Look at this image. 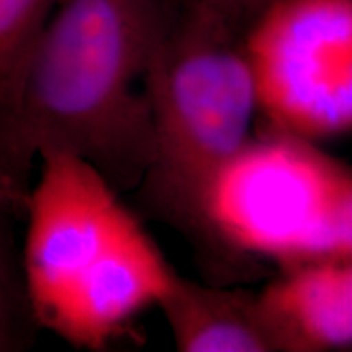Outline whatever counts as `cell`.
Wrapping results in <instances>:
<instances>
[{"label": "cell", "instance_id": "cell-7", "mask_svg": "<svg viewBox=\"0 0 352 352\" xmlns=\"http://www.w3.org/2000/svg\"><path fill=\"white\" fill-rule=\"evenodd\" d=\"M157 305L182 352H274L256 294L202 285L175 271Z\"/></svg>", "mask_w": 352, "mask_h": 352}, {"label": "cell", "instance_id": "cell-5", "mask_svg": "<svg viewBox=\"0 0 352 352\" xmlns=\"http://www.w3.org/2000/svg\"><path fill=\"white\" fill-rule=\"evenodd\" d=\"M175 270L131 212L41 324L87 349H103L157 305Z\"/></svg>", "mask_w": 352, "mask_h": 352}, {"label": "cell", "instance_id": "cell-8", "mask_svg": "<svg viewBox=\"0 0 352 352\" xmlns=\"http://www.w3.org/2000/svg\"><path fill=\"white\" fill-rule=\"evenodd\" d=\"M57 0H0V135L15 108L26 65Z\"/></svg>", "mask_w": 352, "mask_h": 352}, {"label": "cell", "instance_id": "cell-10", "mask_svg": "<svg viewBox=\"0 0 352 352\" xmlns=\"http://www.w3.org/2000/svg\"><path fill=\"white\" fill-rule=\"evenodd\" d=\"M182 2L208 8L245 32L248 25L274 0H182Z\"/></svg>", "mask_w": 352, "mask_h": 352}, {"label": "cell", "instance_id": "cell-9", "mask_svg": "<svg viewBox=\"0 0 352 352\" xmlns=\"http://www.w3.org/2000/svg\"><path fill=\"white\" fill-rule=\"evenodd\" d=\"M15 206L10 201H0V352L28 344L32 324L36 321L8 222V214Z\"/></svg>", "mask_w": 352, "mask_h": 352}, {"label": "cell", "instance_id": "cell-11", "mask_svg": "<svg viewBox=\"0 0 352 352\" xmlns=\"http://www.w3.org/2000/svg\"><path fill=\"white\" fill-rule=\"evenodd\" d=\"M0 201H10L13 204H25L26 195L7 178L6 173L0 170Z\"/></svg>", "mask_w": 352, "mask_h": 352}, {"label": "cell", "instance_id": "cell-4", "mask_svg": "<svg viewBox=\"0 0 352 352\" xmlns=\"http://www.w3.org/2000/svg\"><path fill=\"white\" fill-rule=\"evenodd\" d=\"M41 171L25 206L21 254L26 290L38 323L72 287L129 214L111 184L76 155L39 153Z\"/></svg>", "mask_w": 352, "mask_h": 352}, {"label": "cell", "instance_id": "cell-2", "mask_svg": "<svg viewBox=\"0 0 352 352\" xmlns=\"http://www.w3.org/2000/svg\"><path fill=\"white\" fill-rule=\"evenodd\" d=\"M144 91L153 157L140 196L162 220L209 241L210 195L252 144L258 118L243 32L208 8L176 0Z\"/></svg>", "mask_w": 352, "mask_h": 352}, {"label": "cell", "instance_id": "cell-1", "mask_svg": "<svg viewBox=\"0 0 352 352\" xmlns=\"http://www.w3.org/2000/svg\"><path fill=\"white\" fill-rule=\"evenodd\" d=\"M176 0H57L0 135L16 186L39 153L76 155L114 191L139 186L153 157L144 76Z\"/></svg>", "mask_w": 352, "mask_h": 352}, {"label": "cell", "instance_id": "cell-6", "mask_svg": "<svg viewBox=\"0 0 352 352\" xmlns=\"http://www.w3.org/2000/svg\"><path fill=\"white\" fill-rule=\"evenodd\" d=\"M274 352H338L352 346L351 258L296 261L256 294Z\"/></svg>", "mask_w": 352, "mask_h": 352}, {"label": "cell", "instance_id": "cell-3", "mask_svg": "<svg viewBox=\"0 0 352 352\" xmlns=\"http://www.w3.org/2000/svg\"><path fill=\"white\" fill-rule=\"evenodd\" d=\"M258 116L314 142L352 126V0H274L243 32Z\"/></svg>", "mask_w": 352, "mask_h": 352}]
</instances>
